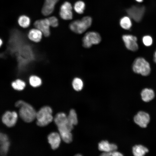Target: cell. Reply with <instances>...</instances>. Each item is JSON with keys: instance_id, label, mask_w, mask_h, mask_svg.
<instances>
[{"instance_id": "18", "label": "cell", "mask_w": 156, "mask_h": 156, "mask_svg": "<svg viewBox=\"0 0 156 156\" xmlns=\"http://www.w3.org/2000/svg\"><path fill=\"white\" fill-rule=\"evenodd\" d=\"M42 34V32L38 29H33L29 31L28 37L31 40L38 42L41 40Z\"/></svg>"}, {"instance_id": "9", "label": "cell", "mask_w": 156, "mask_h": 156, "mask_svg": "<svg viewBox=\"0 0 156 156\" xmlns=\"http://www.w3.org/2000/svg\"><path fill=\"white\" fill-rule=\"evenodd\" d=\"M72 6L69 2L66 1L61 5L59 13L60 17L65 20H69L73 18Z\"/></svg>"}, {"instance_id": "12", "label": "cell", "mask_w": 156, "mask_h": 156, "mask_svg": "<svg viewBox=\"0 0 156 156\" xmlns=\"http://www.w3.org/2000/svg\"><path fill=\"white\" fill-rule=\"evenodd\" d=\"M18 117L16 112L14 111L6 112L3 115L2 120L3 122L7 126L11 127L15 124Z\"/></svg>"}, {"instance_id": "5", "label": "cell", "mask_w": 156, "mask_h": 156, "mask_svg": "<svg viewBox=\"0 0 156 156\" xmlns=\"http://www.w3.org/2000/svg\"><path fill=\"white\" fill-rule=\"evenodd\" d=\"M52 113V109L50 107L44 106L42 107L36 113L37 125L44 127L49 124L53 119Z\"/></svg>"}, {"instance_id": "6", "label": "cell", "mask_w": 156, "mask_h": 156, "mask_svg": "<svg viewBox=\"0 0 156 156\" xmlns=\"http://www.w3.org/2000/svg\"><path fill=\"white\" fill-rule=\"evenodd\" d=\"M132 69L135 73L143 76L148 75L151 72L149 64L144 59L141 57L135 60L133 63Z\"/></svg>"}, {"instance_id": "27", "label": "cell", "mask_w": 156, "mask_h": 156, "mask_svg": "<svg viewBox=\"0 0 156 156\" xmlns=\"http://www.w3.org/2000/svg\"><path fill=\"white\" fill-rule=\"evenodd\" d=\"M29 82L31 86L34 87L40 86L42 83L41 79L36 76H32L29 79Z\"/></svg>"}, {"instance_id": "35", "label": "cell", "mask_w": 156, "mask_h": 156, "mask_svg": "<svg viewBox=\"0 0 156 156\" xmlns=\"http://www.w3.org/2000/svg\"><path fill=\"white\" fill-rule=\"evenodd\" d=\"M57 1H59V0H57Z\"/></svg>"}, {"instance_id": "33", "label": "cell", "mask_w": 156, "mask_h": 156, "mask_svg": "<svg viewBox=\"0 0 156 156\" xmlns=\"http://www.w3.org/2000/svg\"><path fill=\"white\" fill-rule=\"evenodd\" d=\"M3 44V41L1 39H0V45L1 46Z\"/></svg>"}, {"instance_id": "7", "label": "cell", "mask_w": 156, "mask_h": 156, "mask_svg": "<svg viewBox=\"0 0 156 156\" xmlns=\"http://www.w3.org/2000/svg\"><path fill=\"white\" fill-rule=\"evenodd\" d=\"M101 40V36L98 32L90 31L86 33L82 39L83 46L86 48L91 47L93 45L97 44Z\"/></svg>"}, {"instance_id": "22", "label": "cell", "mask_w": 156, "mask_h": 156, "mask_svg": "<svg viewBox=\"0 0 156 156\" xmlns=\"http://www.w3.org/2000/svg\"><path fill=\"white\" fill-rule=\"evenodd\" d=\"M120 24L122 28L127 30L130 29L132 26L131 21L130 18L126 16L120 19Z\"/></svg>"}, {"instance_id": "21", "label": "cell", "mask_w": 156, "mask_h": 156, "mask_svg": "<svg viewBox=\"0 0 156 156\" xmlns=\"http://www.w3.org/2000/svg\"><path fill=\"white\" fill-rule=\"evenodd\" d=\"M86 5L85 3L82 1H78L74 4V9L75 12L79 14L84 12L85 9Z\"/></svg>"}, {"instance_id": "32", "label": "cell", "mask_w": 156, "mask_h": 156, "mask_svg": "<svg viewBox=\"0 0 156 156\" xmlns=\"http://www.w3.org/2000/svg\"><path fill=\"white\" fill-rule=\"evenodd\" d=\"M136 1L139 2H141L143 0H135Z\"/></svg>"}, {"instance_id": "3", "label": "cell", "mask_w": 156, "mask_h": 156, "mask_svg": "<svg viewBox=\"0 0 156 156\" xmlns=\"http://www.w3.org/2000/svg\"><path fill=\"white\" fill-rule=\"evenodd\" d=\"M15 105L19 108V113L20 117L25 122H30L36 118V112L32 106L25 101L19 100Z\"/></svg>"}, {"instance_id": "13", "label": "cell", "mask_w": 156, "mask_h": 156, "mask_svg": "<svg viewBox=\"0 0 156 156\" xmlns=\"http://www.w3.org/2000/svg\"><path fill=\"white\" fill-rule=\"evenodd\" d=\"M36 28L40 30L45 37L49 36L50 34V25L48 18L38 20L34 23Z\"/></svg>"}, {"instance_id": "30", "label": "cell", "mask_w": 156, "mask_h": 156, "mask_svg": "<svg viewBox=\"0 0 156 156\" xmlns=\"http://www.w3.org/2000/svg\"><path fill=\"white\" fill-rule=\"evenodd\" d=\"M123 155L121 153L116 151L112 152L111 156H121Z\"/></svg>"}, {"instance_id": "16", "label": "cell", "mask_w": 156, "mask_h": 156, "mask_svg": "<svg viewBox=\"0 0 156 156\" xmlns=\"http://www.w3.org/2000/svg\"><path fill=\"white\" fill-rule=\"evenodd\" d=\"M117 145L113 143H110L107 140H103L98 144V148L103 152H110L116 151Z\"/></svg>"}, {"instance_id": "14", "label": "cell", "mask_w": 156, "mask_h": 156, "mask_svg": "<svg viewBox=\"0 0 156 156\" xmlns=\"http://www.w3.org/2000/svg\"><path fill=\"white\" fill-rule=\"evenodd\" d=\"M0 153L2 156L6 155L10 146V142L7 135L1 133L0 134Z\"/></svg>"}, {"instance_id": "34", "label": "cell", "mask_w": 156, "mask_h": 156, "mask_svg": "<svg viewBox=\"0 0 156 156\" xmlns=\"http://www.w3.org/2000/svg\"><path fill=\"white\" fill-rule=\"evenodd\" d=\"M76 156H81V155L79 154H77V155H76Z\"/></svg>"}, {"instance_id": "26", "label": "cell", "mask_w": 156, "mask_h": 156, "mask_svg": "<svg viewBox=\"0 0 156 156\" xmlns=\"http://www.w3.org/2000/svg\"><path fill=\"white\" fill-rule=\"evenodd\" d=\"M12 86L15 90L20 91L24 89L25 86V83L22 80L18 79L12 82Z\"/></svg>"}, {"instance_id": "24", "label": "cell", "mask_w": 156, "mask_h": 156, "mask_svg": "<svg viewBox=\"0 0 156 156\" xmlns=\"http://www.w3.org/2000/svg\"><path fill=\"white\" fill-rule=\"evenodd\" d=\"M72 85L73 89L75 90L79 91L83 89V81L81 79L76 77L73 79Z\"/></svg>"}, {"instance_id": "10", "label": "cell", "mask_w": 156, "mask_h": 156, "mask_svg": "<svg viewBox=\"0 0 156 156\" xmlns=\"http://www.w3.org/2000/svg\"><path fill=\"white\" fill-rule=\"evenodd\" d=\"M135 122L140 127L145 128L150 121L149 114L143 111L138 112L134 117Z\"/></svg>"}, {"instance_id": "15", "label": "cell", "mask_w": 156, "mask_h": 156, "mask_svg": "<svg viewBox=\"0 0 156 156\" xmlns=\"http://www.w3.org/2000/svg\"><path fill=\"white\" fill-rule=\"evenodd\" d=\"M61 139L59 133L55 132L51 133L48 136V142L53 150L56 149L59 147Z\"/></svg>"}, {"instance_id": "19", "label": "cell", "mask_w": 156, "mask_h": 156, "mask_svg": "<svg viewBox=\"0 0 156 156\" xmlns=\"http://www.w3.org/2000/svg\"><path fill=\"white\" fill-rule=\"evenodd\" d=\"M142 100L145 102H148L152 100L155 97L153 90L151 89L146 88L143 89L141 92Z\"/></svg>"}, {"instance_id": "1", "label": "cell", "mask_w": 156, "mask_h": 156, "mask_svg": "<svg viewBox=\"0 0 156 156\" xmlns=\"http://www.w3.org/2000/svg\"><path fill=\"white\" fill-rule=\"evenodd\" d=\"M33 46L26 41L23 35L17 30L10 34L5 51L1 54V57L10 55L14 57L17 62L18 75L25 73L30 66L38 59Z\"/></svg>"}, {"instance_id": "8", "label": "cell", "mask_w": 156, "mask_h": 156, "mask_svg": "<svg viewBox=\"0 0 156 156\" xmlns=\"http://www.w3.org/2000/svg\"><path fill=\"white\" fill-rule=\"evenodd\" d=\"M145 8L144 6H133L126 10L129 16L137 22L142 20Z\"/></svg>"}, {"instance_id": "31", "label": "cell", "mask_w": 156, "mask_h": 156, "mask_svg": "<svg viewBox=\"0 0 156 156\" xmlns=\"http://www.w3.org/2000/svg\"><path fill=\"white\" fill-rule=\"evenodd\" d=\"M153 60L154 62L156 63V51H155L154 55Z\"/></svg>"}, {"instance_id": "20", "label": "cell", "mask_w": 156, "mask_h": 156, "mask_svg": "<svg viewBox=\"0 0 156 156\" xmlns=\"http://www.w3.org/2000/svg\"><path fill=\"white\" fill-rule=\"evenodd\" d=\"M148 151V149L141 145H135L132 148V153L135 156H142Z\"/></svg>"}, {"instance_id": "28", "label": "cell", "mask_w": 156, "mask_h": 156, "mask_svg": "<svg viewBox=\"0 0 156 156\" xmlns=\"http://www.w3.org/2000/svg\"><path fill=\"white\" fill-rule=\"evenodd\" d=\"M142 41L144 44L146 46H151L152 44L153 40L149 36H145L142 38Z\"/></svg>"}, {"instance_id": "25", "label": "cell", "mask_w": 156, "mask_h": 156, "mask_svg": "<svg viewBox=\"0 0 156 156\" xmlns=\"http://www.w3.org/2000/svg\"><path fill=\"white\" fill-rule=\"evenodd\" d=\"M18 22L21 27L25 28L28 27L29 25L30 20L29 18L27 16L22 15L19 18Z\"/></svg>"}, {"instance_id": "23", "label": "cell", "mask_w": 156, "mask_h": 156, "mask_svg": "<svg viewBox=\"0 0 156 156\" xmlns=\"http://www.w3.org/2000/svg\"><path fill=\"white\" fill-rule=\"evenodd\" d=\"M67 118L69 122L73 126L77 124V116L74 109H72L70 110Z\"/></svg>"}, {"instance_id": "4", "label": "cell", "mask_w": 156, "mask_h": 156, "mask_svg": "<svg viewBox=\"0 0 156 156\" xmlns=\"http://www.w3.org/2000/svg\"><path fill=\"white\" fill-rule=\"evenodd\" d=\"M92 19L90 16L83 17L81 20H77L72 22L69 24L70 29L74 32L81 34L86 31L91 26Z\"/></svg>"}, {"instance_id": "2", "label": "cell", "mask_w": 156, "mask_h": 156, "mask_svg": "<svg viewBox=\"0 0 156 156\" xmlns=\"http://www.w3.org/2000/svg\"><path fill=\"white\" fill-rule=\"evenodd\" d=\"M54 121L62 139L66 143L71 142L73 140L71 132L73 129V125L69 122L66 114L63 112L57 113L55 117Z\"/></svg>"}, {"instance_id": "29", "label": "cell", "mask_w": 156, "mask_h": 156, "mask_svg": "<svg viewBox=\"0 0 156 156\" xmlns=\"http://www.w3.org/2000/svg\"><path fill=\"white\" fill-rule=\"evenodd\" d=\"M50 26L56 27L58 26V20L57 18L54 16H51L48 18Z\"/></svg>"}, {"instance_id": "17", "label": "cell", "mask_w": 156, "mask_h": 156, "mask_svg": "<svg viewBox=\"0 0 156 156\" xmlns=\"http://www.w3.org/2000/svg\"><path fill=\"white\" fill-rule=\"evenodd\" d=\"M57 2V0H45L42 10L43 14L47 16L51 14L53 12L55 5Z\"/></svg>"}, {"instance_id": "11", "label": "cell", "mask_w": 156, "mask_h": 156, "mask_svg": "<svg viewBox=\"0 0 156 156\" xmlns=\"http://www.w3.org/2000/svg\"><path fill=\"white\" fill-rule=\"evenodd\" d=\"M122 39L126 47L128 50L133 51L138 50V46L136 37L130 35H124L122 36Z\"/></svg>"}]
</instances>
